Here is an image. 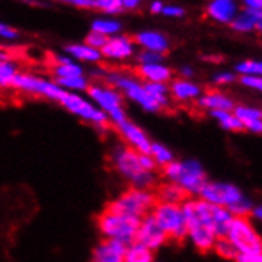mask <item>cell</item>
Instances as JSON below:
<instances>
[{
  "label": "cell",
  "instance_id": "d6986e66",
  "mask_svg": "<svg viewBox=\"0 0 262 262\" xmlns=\"http://www.w3.org/2000/svg\"><path fill=\"white\" fill-rule=\"evenodd\" d=\"M238 13L235 0H211L207 7V16L221 24H230Z\"/></svg>",
  "mask_w": 262,
  "mask_h": 262
},
{
  "label": "cell",
  "instance_id": "d6a6232c",
  "mask_svg": "<svg viewBox=\"0 0 262 262\" xmlns=\"http://www.w3.org/2000/svg\"><path fill=\"white\" fill-rule=\"evenodd\" d=\"M119 29H121V24L113 19H96L92 23V30L97 34L105 35L106 38L116 35L119 32Z\"/></svg>",
  "mask_w": 262,
  "mask_h": 262
},
{
  "label": "cell",
  "instance_id": "f546056e",
  "mask_svg": "<svg viewBox=\"0 0 262 262\" xmlns=\"http://www.w3.org/2000/svg\"><path fill=\"white\" fill-rule=\"evenodd\" d=\"M211 118L220 124V127L226 132H242V124L238 122L237 116L232 112H211Z\"/></svg>",
  "mask_w": 262,
  "mask_h": 262
},
{
  "label": "cell",
  "instance_id": "2e32d148",
  "mask_svg": "<svg viewBox=\"0 0 262 262\" xmlns=\"http://www.w3.org/2000/svg\"><path fill=\"white\" fill-rule=\"evenodd\" d=\"M232 113L237 116L243 130L254 134V135L262 134V112H260L259 106H254V105H235Z\"/></svg>",
  "mask_w": 262,
  "mask_h": 262
},
{
  "label": "cell",
  "instance_id": "4dcf8cb0",
  "mask_svg": "<svg viewBox=\"0 0 262 262\" xmlns=\"http://www.w3.org/2000/svg\"><path fill=\"white\" fill-rule=\"evenodd\" d=\"M54 83L66 92H78V94H81L83 91H88L89 88V81L84 75L69 76V78H57L54 80Z\"/></svg>",
  "mask_w": 262,
  "mask_h": 262
},
{
  "label": "cell",
  "instance_id": "74e56055",
  "mask_svg": "<svg viewBox=\"0 0 262 262\" xmlns=\"http://www.w3.org/2000/svg\"><path fill=\"white\" fill-rule=\"evenodd\" d=\"M106 38L105 35H102V34H97V32H94V30H91V34L86 37V45L88 46H91V48H94V50H102L103 48V45L106 43Z\"/></svg>",
  "mask_w": 262,
  "mask_h": 262
},
{
  "label": "cell",
  "instance_id": "603a6c76",
  "mask_svg": "<svg viewBox=\"0 0 262 262\" xmlns=\"http://www.w3.org/2000/svg\"><path fill=\"white\" fill-rule=\"evenodd\" d=\"M230 24L237 32H251L254 29H260L262 13L260 10H245L242 13H237V16Z\"/></svg>",
  "mask_w": 262,
  "mask_h": 262
},
{
  "label": "cell",
  "instance_id": "c3c4849f",
  "mask_svg": "<svg viewBox=\"0 0 262 262\" xmlns=\"http://www.w3.org/2000/svg\"><path fill=\"white\" fill-rule=\"evenodd\" d=\"M192 75H194V69L189 67V66H184V67L180 69V76H181V78H184V80H189Z\"/></svg>",
  "mask_w": 262,
  "mask_h": 262
},
{
  "label": "cell",
  "instance_id": "484cf974",
  "mask_svg": "<svg viewBox=\"0 0 262 262\" xmlns=\"http://www.w3.org/2000/svg\"><path fill=\"white\" fill-rule=\"evenodd\" d=\"M154 251L138 242H132L126 246L124 251V262H154Z\"/></svg>",
  "mask_w": 262,
  "mask_h": 262
},
{
  "label": "cell",
  "instance_id": "83f0119b",
  "mask_svg": "<svg viewBox=\"0 0 262 262\" xmlns=\"http://www.w3.org/2000/svg\"><path fill=\"white\" fill-rule=\"evenodd\" d=\"M145 89L149 94V97L158 103L161 112L170 105V92H168L167 84H164V83H145Z\"/></svg>",
  "mask_w": 262,
  "mask_h": 262
},
{
  "label": "cell",
  "instance_id": "7dc6e473",
  "mask_svg": "<svg viewBox=\"0 0 262 262\" xmlns=\"http://www.w3.org/2000/svg\"><path fill=\"white\" fill-rule=\"evenodd\" d=\"M246 10H260L262 8V0H243Z\"/></svg>",
  "mask_w": 262,
  "mask_h": 262
},
{
  "label": "cell",
  "instance_id": "d590c367",
  "mask_svg": "<svg viewBox=\"0 0 262 262\" xmlns=\"http://www.w3.org/2000/svg\"><path fill=\"white\" fill-rule=\"evenodd\" d=\"M94 8L103 13L115 14L122 10V0H94Z\"/></svg>",
  "mask_w": 262,
  "mask_h": 262
},
{
  "label": "cell",
  "instance_id": "5b68a950",
  "mask_svg": "<svg viewBox=\"0 0 262 262\" xmlns=\"http://www.w3.org/2000/svg\"><path fill=\"white\" fill-rule=\"evenodd\" d=\"M138 224H140V220L138 218L112 213L108 210H103L96 221V226L99 229L100 235L103 237V240H115L124 245L135 242Z\"/></svg>",
  "mask_w": 262,
  "mask_h": 262
},
{
  "label": "cell",
  "instance_id": "9a60e30c",
  "mask_svg": "<svg viewBox=\"0 0 262 262\" xmlns=\"http://www.w3.org/2000/svg\"><path fill=\"white\" fill-rule=\"evenodd\" d=\"M102 57L110 60H127L135 54V43L124 35L108 37L103 48L100 50Z\"/></svg>",
  "mask_w": 262,
  "mask_h": 262
},
{
  "label": "cell",
  "instance_id": "ffe728a7",
  "mask_svg": "<svg viewBox=\"0 0 262 262\" xmlns=\"http://www.w3.org/2000/svg\"><path fill=\"white\" fill-rule=\"evenodd\" d=\"M200 108L211 112H232L235 102L221 91H208L197 99Z\"/></svg>",
  "mask_w": 262,
  "mask_h": 262
},
{
  "label": "cell",
  "instance_id": "ee69618b",
  "mask_svg": "<svg viewBox=\"0 0 262 262\" xmlns=\"http://www.w3.org/2000/svg\"><path fill=\"white\" fill-rule=\"evenodd\" d=\"M0 38H5V40H16L18 38V32L14 29H11L10 26L4 24L0 27Z\"/></svg>",
  "mask_w": 262,
  "mask_h": 262
},
{
  "label": "cell",
  "instance_id": "bcb514c9",
  "mask_svg": "<svg viewBox=\"0 0 262 262\" xmlns=\"http://www.w3.org/2000/svg\"><path fill=\"white\" fill-rule=\"evenodd\" d=\"M248 216H251V220H254V221H260V220H262V207H260L259 204H257V205L254 204Z\"/></svg>",
  "mask_w": 262,
  "mask_h": 262
},
{
  "label": "cell",
  "instance_id": "44dd1931",
  "mask_svg": "<svg viewBox=\"0 0 262 262\" xmlns=\"http://www.w3.org/2000/svg\"><path fill=\"white\" fill-rule=\"evenodd\" d=\"M135 43L140 45L145 51H152L158 54H165L168 51L167 37L159 32H154V30H145V32L137 34Z\"/></svg>",
  "mask_w": 262,
  "mask_h": 262
},
{
  "label": "cell",
  "instance_id": "5bb4252c",
  "mask_svg": "<svg viewBox=\"0 0 262 262\" xmlns=\"http://www.w3.org/2000/svg\"><path fill=\"white\" fill-rule=\"evenodd\" d=\"M116 129L122 138V142H124V145L129 146L130 149L137 151L138 154H145L149 151L152 140L143 127L135 124V122H132L130 119H126Z\"/></svg>",
  "mask_w": 262,
  "mask_h": 262
},
{
  "label": "cell",
  "instance_id": "ba28073f",
  "mask_svg": "<svg viewBox=\"0 0 262 262\" xmlns=\"http://www.w3.org/2000/svg\"><path fill=\"white\" fill-rule=\"evenodd\" d=\"M59 103L70 115L81 119L83 122H86V124L94 126L99 130H103L106 127V124H108V118H106V115L102 110H99L88 97H84L83 94H78V92H66L64 91V94L59 99Z\"/></svg>",
  "mask_w": 262,
  "mask_h": 262
},
{
  "label": "cell",
  "instance_id": "4316f807",
  "mask_svg": "<svg viewBox=\"0 0 262 262\" xmlns=\"http://www.w3.org/2000/svg\"><path fill=\"white\" fill-rule=\"evenodd\" d=\"M148 154L151 156V159L156 164V167L164 168L167 164H170L172 161H175V154L173 151L168 148L167 145L161 143V142H152L149 146Z\"/></svg>",
  "mask_w": 262,
  "mask_h": 262
},
{
  "label": "cell",
  "instance_id": "f907efd6",
  "mask_svg": "<svg viewBox=\"0 0 262 262\" xmlns=\"http://www.w3.org/2000/svg\"><path fill=\"white\" fill-rule=\"evenodd\" d=\"M162 8H164V5H162L161 0H154V2L151 4V11L152 13H162Z\"/></svg>",
  "mask_w": 262,
  "mask_h": 262
},
{
  "label": "cell",
  "instance_id": "e575fe53",
  "mask_svg": "<svg viewBox=\"0 0 262 262\" xmlns=\"http://www.w3.org/2000/svg\"><path fill=\"white\" fill-rule=\"evenodd\" d=\"M211 251H214V253H216L220 257L227 259V260L234 259V257H235V254H237V251H235V248L232 246V243H230L226 237H220V238H216V242H214L213 250H211Z\"/></svg>",
  "mask_w": 262,
  "mask_h": 262
},
{
  "label": "cell",
  "instance_id": "52a82bcc",
  "mask_svg": "<svg viewBox=\"0 0 262 262\" xmlns=\"http://www.w3.org/2000/svg\"><path fill=\"white\" fill-rule=\"evenodd\" d=\"M106 81L110 86L118 89L122 97L129 99L135 105H138L143 112L146 113H159L161 108L158 103L154 102L149 94L145 89V83L138 78L127 73H119V72H112L106 75Z\"/></svg>",
  "mask_w": 262,
  "mask_h": 262
},
{
  "label": "cell",
  "instance_id": "f1b7e54d",
  "mask_svg": "<svg viewBox=\"0 0 262 262\" xmlns=\"http://www.w3.org/2000/svg\"><path fill=\"white\" fill-rule=\"evenodd\" d=\"M159 202H164V204H178L181 205V202L184 199H186V194L181 191L180 186H177L175 183H165L159 188L158 191V197Z\"/></svg>",
  "mask_w": 262,
  "mask_h": 262
},
{
  "label": "cell",
  "instance_id": "8fae6325",
  "mask_svg": "<svg viewBox=\"0 0 262 262\" xmlns=\"http://www.w3.org/2000/svg\"><path fill=\"white\" fill-rule=\"evenodd\" d=\"M237 253L246 251H262V240L256 230V226L250 218H237L234 216L230 221L227 232L224 235Z\"/></svg>",
  "mask_w": 262,
  "mask_h": 262
},
{
  "label": "cell",
  "instance_id": "816d5d0a",
  "mask_svg": "<svg viewBox=\"0 0 262 262\" xmlns=\"http://www.w3.org/2000/svg\"><path fill=\"white\" fill-rule=\"evenodd\" d=\"M4 60H11V56L5 48H0V62H4Z\"/></svg>",
  "mask_w": 262,
  "mask_h": 262
},
{
  "label": "cell",
  "instance_id": "277c9868",
  "mask_svg": "<svg viewBox=\"0 0 262 262\" xmlns=\"http://www.w3.org/2000/svg\"><path fill=\"white\" fill-rule=\"evenodd\" d=\"M158 199L151 189H138V188H129L113 199L106 205L105 210L118 214H126V216L142 220L143 216L151 213L152 207L156 205Z\"/></svg>",
  "mask_w": 262,
  "mask_h": 262
},
{
  "label": "cell",
  "instance_id": "4fadbf2b",
  "mask_svg": "<svg viewBox=\"0 0 262 262\" xmlns=\"http://www.w3.org/2000/svg\"><path fill=\"white\" fill-rule=\"evenodd\" d=\"M135 242H138L140 245L146 246V248L156 253L158 250L164 248L168 238L164 234V230L158 226V223L154 221L151 214H146V216H143L140 220V224H138Z\"/></svg>",
  "mask_w": 262,
  "mask_h": 262
},
{
  "label": "cell",
  "instance_id": "836d02e7",
  "mask_svg": "<svg viewBox=\"0 0 262 262\" xmlns=\"http://www.w3.org/2000/svg\"><path fill=\"white\" fill-rule=\"evenodd\" d=\"M235 73H238L240 76H260L262 73V64L260 60H242L235 66Z\"/></svg>",
  "mask_w": 262,
  "mask_h": 262
},
{
  "label": "cell",
  "instance_id": "6da1fadb",
  "mask_svg": "<svg viewBox=\"0 0 262 262\" xmlns=\"http://www.w3.org/2000/svg\"><path fill=\"white\" fill-rule=\"evenodd\" d=\"M181 211L184 216V223H186V229L202 226L210 229L218 238L226 235L227 227L234 218L232 213L227 208L208 204L199 197L184 199L181 202Z\"/></svg>",
  "mask_w": 262,
  "mask_h": 262
},
{
  "label": "cell",
  "instance_id": "9c48e42d",
  "mask_svg": "<svg viewBox=\"0 0 262 262\" xmlns=\"http://www.w3.org/2000/svg\"><path fill=\"white\" fill-rule=\"evenodd\" d=\"M197 197L205 200L208 204L227 208L230 213H232L248 195H246L235 183L210 181L208 180L202 186V189H200Z\"/></svg>",
  "mask_w": 262,
  "mask_h": 262
},
{
  "label": "cell",
  "instance_id": "60d3db41",
  "mask_svg": "<svg viewBox=\"0 0 262 262\" xmlns=\"http://www.w3.org/2000/svg\"><path fill=\"white\" fill-rule=\"evenodd\" d=\"M234 81H235V73L232 72H220L214 75V78H213V83L218 86H229Z\"/></svg>",
  "mask_w": 262,
  "mask_h": 262
},
{
  "label": "cell",
  "instance_id": "ab89813d",
  "mask_svg": "<svg viewBox=\"0 0 262 262\" xmlns=\"http://www.w3.org/2000/svg\"><path fill=\"white\" fill-rule=\"evenodd\" d=\"M235 262H262V251H246L237 253L234 257Z\"/></svg>",
  "mask_w": 262,
  "mask_h": 262
},
{
  "label": "cell",
  "instance_id": "ac0fdd59",
  "mask_svg": "<svg viewBox=\"0 0 262 262\" xmlns=\"http://www.w3.org/2000/svg\"><path fill=\"white\" fill-rule=\"evenodd\" d=\"M168 92H170V97L177 102L181 103H189V102H197V99L204 94L202 88H200L197 83L191 81V80H184V78H178L173 80L168 86Z\"/></svg>",
  "mask_w": 262,
  "mask_h": 262
},
{
  "label": "cell",
  "instance_id": "7402d4cb",
  "mask_svg": "<svg viewBox=\"0 0 262 262\" xmlns=\"http://www.w3.org/2000/svg\"><path fill=\"white\" fill-rule=\"evenodd\" d=\"M137 70H138V75L142 76V80H145V83H164V84H167L172 80V69L167 67L164 62L138 66Z\"/></svg>",
  "mask_w": 262,
  "mask_h": 262
},
{
  "label": "cell",
  "instance_id": "681fc988",
  "mask_svg": "<svg viewBox=\"0 0 262 262\" xmlns=\"http://www.w3.org/2000/svg\"><path fill=\"white\" fill-rule=\"evenodd\" d=\"M140 4H142V0H122V8L134 10V8H137Z\"/></svg>",
  "mask_w": 262,
  "mask_h": 262
},
{
  "label": "cell",
  "instance_id": "b9f144b4",
  "mask_svg": "<svg viewBox=\"0 0 262 262\" xmlns=\"http://www.w3.org/2000/svg\"><path fill=\"white\" fill-rule=\"evenodd\" d=\"M138 161H140V165H142V168L143 170H146V172H154L156 170V164H154V161L151 159V156L148 152H145V154H138Z\"/></svg>",
  "mask_w": 262,
  "mask_h": 262
},
{
  "label": "cell",
  "instance_id": "8992f818",
  "mask_svg": "<svg viewBox=\"0 0 262 262\" xmlns=\"http://www.w3.org/2000/svg\"><path fill=\"white\" fill-rule=\"evenodd\" d=\"M88 97L99 110H102L108 122L115 127L122 124L127 118V112L124 106V97L121 92L110 84H91L88 88Z\"/></svg>",
  "mask_w": 262,
  "mask_h": 262
},
{
  "label": "cell",
  "instance_id": "f5cc1de1",
  "mask_svg": "<svg viewBox=\"0 0 262 262\" xmlns=\"http://www.w3.org/2000/svg\"><path fill=\"white\" fill-rule=\"evenodd\" d=\"M154 262H158V260H154Z\"/></svg>",
  "mask_w": 262,
  "mask_h": 262
},
{
  "label": "cell",
  "instance_id": "7a4b0ae2",
  "mask_svg": "<svg viewBox=\"0 0 262 262\" xmlns=\"http://www.w3.org/2000/svg\"><path fill=\"white\" fill-rule=\"evenodd\" d=\"M110 162L119 177L130 184V188L151 189L156 184V173L143 170L138 161V152L126 145H115L112 148Z\"/></svg>",
  "mask_w": 262,
  "mask_h": 262
},
{
  "label": "cell",
  "instance_id": "7bdbcfd3",
  "mask_svg": "<svg viewBox=\"0 0 262 262\" xmlns=\"http://www.w3.org/2000/svg\"><path fill=\"white\" fill-rule=\"evenodd\" d=\"M162 13L165 16H170V18H180L184 14V10L181 7H175V5H168L162 8Z\"/></svg>",
  "mask_w": 262,
  "mask_h": 262
},
{
  "label": "cell",
  "instance_id": "8d00e7d4",
  "mask_svg": "<svg viewBox=\"0 0 262 262\" xmlns=\"http://www.w3.org/2000/svg\"><path fill=\"white\" fill-rule=\"evenodd\" d=\"M164 60V54H158L152 51H142L138 54V66H145V64H159Z\"/></svg>",
  "mask_w": 262,
  "mask_h": 262
},
{
  "label": "cell",
  "instance_id": "e0dca14e",
  "mask_svg": "<svg viewBox=\"0 0 262 262\" xmlns=\"http://www.w3.org/2000/svg\"><path fill=\"white\" fill-rule=\"evenodd\" d=\"M124 243L115 240H102L92 250V262H124Z\"/></svg>",
  "mask_w": 262,
  "mask_h": 262
},
{
  "label": "cell",
  "instance_id": "30bf717a",
  "mask_svg": "<svg viewBox=\"0 0 262 262\" xmlns=\"http://www.w3.org/2000/svg\"><path fill=\"white\" fill-rule=\"evenodd\" d=\"M149 214L164 230L168 240L181 242L186 238V223H184L181 205L156 202Z\"/></svg>",
  "mask_w": 262,
  "mask_h": 262
},
{
  "label": "cell",
  "instance_id": "3957f363",
  "mask_svg": "<svg viewBox=\"0 0 262 262\" xmlns=\"http://www.w3.org/2000/svg\"><path fill=\"white\" fill-rule=\"evenodd\" d=\"M162 175L168 183L180 186L186 197L199 195L202 186L208 181L205 167L197 159H175L162 168Z\"/></svg>",
  "mask_w": 262,
  "mask_h": 262
},
{
  "label": "cell",
  "instance_id": "f6af8a7d",
  "mask_svg": "<svg viewBox=\"0 0 262 262\" xmlns=\"http://www.w3.org/2000/svg\"><path fill=\"white\" fill-rule=\"evenodd\" d=\"M60 2L70 4L78 8H94V0H60Z\"/></svg>",
  "mask_w": 262,
  "mask_h": 262
},
{
  "label": "cell",
  "instance_id": "7c38bea8",
  "mask_svg": "<svg viewBox=\"0 0 262 262\" xmlns=\"http://www.w3.org/2000/svg\"><path fill=\"white\" fill-rule=\"evenodd\" d=\"M11 88L24 92V94L40 96V97L50 99L54 102H59L60 96L64 94V91L60 89L54 81L46 80L43 76L30 75V73H18L14 76Z\"/></svg>",
  "mask_w": 262,
  "mask_h": 262
},
{
  "label": "cell",
  "instance_id": "cb8c5ba5",
  "mask_svg": "<svg viewBox=\"0 0 262 262\" xmlns=\"http://www.w3.org/2000/svg\"><path fill=\"white\" fill-rule=\"evenodd\" d=\"M66 53L69 54L70 59L73 60H80V62H89V64H96L102 60V54L99 50H94L88 46L86 43H75L69 45L66 48Z\"/></svg>",
  "mask_w": 262,
  "mask_h": 262
},
{
  "label": "cell",
  "instance_id": "f35d334b",
  "mask_svg": "<svg viewBox=\"0 0 262 262\" xmlns=\"http://www.w3.org/2000/svg\"><path fill=\"white\" fill-rule=\"evenodd\" d=\"M240 84L248 88L251 91H260L262 89V78L260 76H240Z\"/></svg>",
  "mask_w": 262,
  "mask_h": 262
},
{
  "label": "cell",
  "instance_id": "d4e9b609",
  "mask_svg": "<svg viewBox=\"0 0 262 262\" xmlns=\"http://www.w3.org/2000/svg\"><path fill=\"white\" fill-rule=\"evenodd\" d=\"M53 73L57 80V78H69V76H81L84 75V70L73 59L67 56H59L56 57V66L53 67Z\"/></svg>",
  "mask_w": 262,
  "mask_h": 262
},
{
  "label": "cell",
  "instance_id": "1f68e13d",
  "mask_svg": "<svg viewBox=\"0 0 262 262\" xmlns=\"http://www.w3.org/2000/svg\"><path fill=\"white\" fill-rule=\"evenodd\" d=\"M18 66L13 60H4L0 62V88H11L14 76H16Z\"/></svg>",
  "mask_w": 262,
  "mask_h": 262
}]
</instances>
